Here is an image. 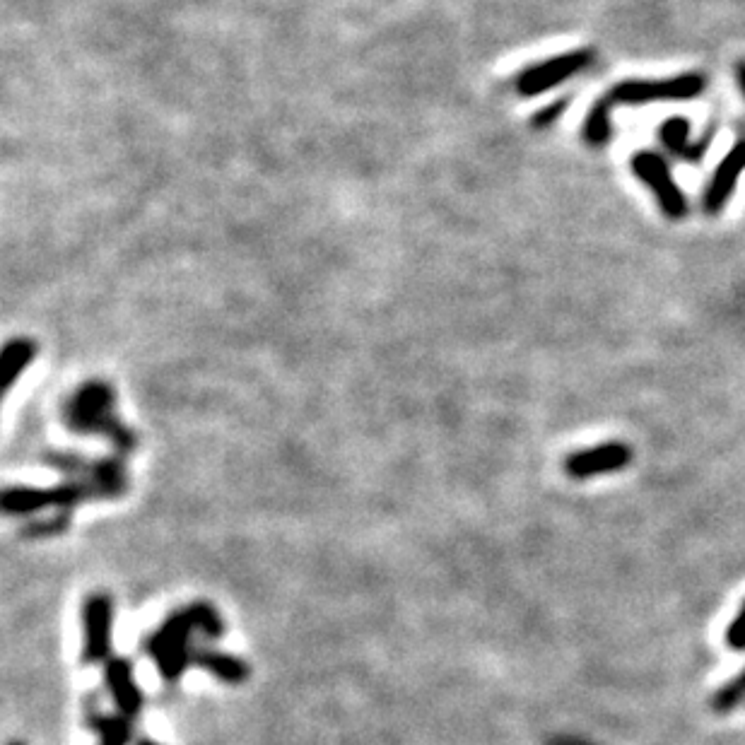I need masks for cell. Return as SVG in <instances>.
I'll list each match as a JSON object with an SVG mask.
<instances>
[{"instance_id":"cell-1","label":"cell","mask_w":745,"mask_h":745,"mask_svg":"<svg viewBox=\"0 0 745 745\" xmlns=\"http://www.w3.org/2000/svg\"><path fill=\"white\" fill-rule=\"evenodd\" d=\"M707 90V78L702 73H683L664 80H623L610 90V102L654 104V102H688Z\"/></svg>"},{"instance_id":"cell-2","label":"cell","mask_w":745,"mask_h":745,"mask_svg":"<svg viewBox=\"0 0 745 745\" xmlns=\"http://www.w3.org/2000/svg\"><path fill=\"white\" fill-rule=\"evenodd\" d=\"M630 167H632V174H635L642 184H647L651 193H654V198L661 205V213H664L666 217H671V220H683V217L688 215V208H690L688 198H685V193L680 191L676 179H673L671 169H668L666 160L659 155V152H651V150L635 152V155H632Z\"/></svg>"},{"instance_id":"cell-3","label":"cell","mask_w":745,"mask_h":745,"mask_svg":"<svg viewBox=\"0 0 745 745\" xmlns=\"http://www.w3.org/2000/svg\"><path fill=\"white\" fill-rule=\"evenodd\" d=\"M591 61H594V51L579 49V51H569V54L550 58V61L536 63V66L526 68L524 73L519 75V80H516V90H519L524 97L543 95V92L553 90V87L562 85V82L574 78L577 73H582V70L591 66Z\"/></svg>"},{"instance_id":"cell-4","label":"cell","mask_w":745,"mask_h":745,"mask_svg":"<svg viewBox=\"0 0 745 745\" xmlns=\"http://www.w3.org/2000/svg\"><path fill=\"white\" fill-rule=\"evenodd\" d=\"M630 461L632 449L627 447L625 442H606L601 444V447H591L569 454L565 461V473L569 478L586 480L594 478V475L623 471V468L630 466Z\"/></svg>"},{"instance_id":"cell-5","label":"cell","mask_w":745,"mask_h":745,"mask_svg":"<svg viewBox=\"0 0 745 745\" xmlns=\"http://www.w3.org/2000/svg\"><path fill=\"white\" fill-rule=\"evenodd\" d=\"M743 172H745V140H738V143L726 152L724 160L717 164L712 179H709L705 201H702L709 215H717L724 210V205L729 203L733 191H736Z\"/></svg>"},{"instance_id":"cell-6","label":"cell","mask_w":745,"mask_h":745,"mask_svg":"<svg viewBox=\"0 0 745 745\" xmlns=\"http://www.w3.org/2000/svg\"><path fill=\"white\" fill-rule=\"evenodd\" d=\"M582 138L591 148H603L613 138V123H610V99H598L584 119Z\"/></svg>"},{"instance_id":"cell-7","label":"cell","mask_w":745,"mask_h":745,"mask_svg":"<svg viewBox=\"0 0 745 745\" xmlns=\"http://www.w3.org/2000/svg\"><path fill=\"white\" fill-rule=\"evenodd\" d=\"M690 133H692L690 131V121L683 119V116H676V119H668V121L661 123L659 140L673 157H680V160L688 162L690 150H692Z\"/></svg>"},{"instance_id":"cell-8","label":"cell","mask_w":745,"mask_h":745,"mask_svg":"<svg viewBox=\"0 0 745 745\" xmlns=\"http://www.w3.org/2000/svg\"><path fill=\"white\" fill-rule=\"evenodd\" d=\"M745 700V668L738 673L736 678H731L729 683L721 685V688L714 692L712 700H709V707L714 709L717 714H729L733 707H738Z\"/></svg>"},{"instance_id":"cell-9","label":"cell","mask_w":745,"mask_h":745,"mask_svg":"<svg viewBox=\"0 0 745 745\" xmlns=\"http://www.w3.org/2000/svg\"><path fill=\"white\" fill-rule=\"evenodd\" d=\"M90 656H102L107 649V625H109V608L104 601H97L90 608Z\"/></svg>"},{"instance_id":"cell-10","label":"cell","mask_w":745,"mask_h":745,"mask_svg":"<svg viewBox=\"0 0 745 745\" xmlns=\"http://www.w3.org/2000/svg\"><path fill=\"white\" fill-rule=\"evenodd\" d=\"M726 644L736 651H745V603L738 610L736 620L729 625V630H726Z\"/></svg>"},{"instance_id":"cell-11","label":"cell","mask_w":745,"mask_h":745,"mask_svg":"<svg viewBox=\"0 0 745 745\" xmlns=\"http://www.w3.org/2000/svg\"><path fill=\"white\" fill-rule=\"evenodd\" d=\"M567 107H569V99L567 97L565 99H557V102L550 104V107H545L543 111H538L536 119H533V126H538V128L553 126V123L557 119H560L562 114H565Z\"/></svg>"},{"instance_id":"cell-12","label":"cell","mask_w":745,"mask_h":745,"mask_svg":"<svg viewBox=\"0 0 745 745\" xmlns=\"http://www.w3.org/2000/svg\"><path fill=\"white\" fill-rule=\"evenodd\" d=\"M736 80H738V87H741V92L745 97V58H743V61L736 63Z\"/></svg>"}]
</instances>
